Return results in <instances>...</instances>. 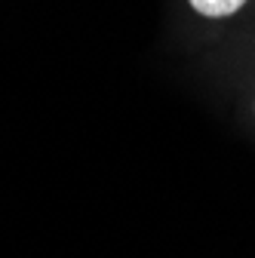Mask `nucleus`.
<instances>
[{
    "mask_svg": "<svg viewBox=\"0 0 255 258\" xmlns=\"http://www.w3.org/2000/svg\"><path fill=\"white\" fill-rule=\"evenodd\" d=\"M246 0H190V7H194L200 16L206 19H225V16H234L237 10H243Z\"/></svg>",
    "mask_w": 255,
    "mask_h": 258,
    "instance_id": "nucleus-1",
    "label": "nucleus"
}]
</instances>
